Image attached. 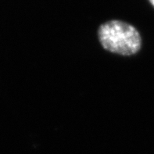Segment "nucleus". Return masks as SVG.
Here are the masks:
<instances>
[{"label":"nucleus","mask_w":154,"mask_h":154,"mask_svg":"<svg viewBox=\"0 0 154 154\" xmlns=\"http://www.w3.org/2000/svg\"><path fill=\"white\" fill-rule=\"evenodd\" d=\"M100 43L104 49L117 54L131 56L140 50L142 38L134 26L113 20L100 25L98 31Z\"/></svg>","instance_id":"1"},{"label":"nucleus","mask_w":154,"mask_h":154,"mask_svg":"<svg viewBox=\"0 0 154 154\" xmlns=\"http://www.w3.org/2000/svg\"><path fill=\"white\" fill-rule=\"evenodd\" d=\"M149 1L150 2V3L152 4V6L154 7V0H149Z\"/></svg>","instance_id":"2"}]
</instances>
